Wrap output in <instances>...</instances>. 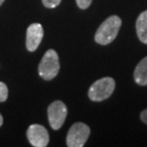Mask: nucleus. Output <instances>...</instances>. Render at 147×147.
<instances>
[{
  "instance_id": "nucleus-6",
  "label": "nucleus",
  "mask_w": 147,
  "mask_h": 147,
  "mask_svg": "<svg viewBox=\"0 0 147 147\" xmlns=\"http://www.w3.org/2000/svg\"><path fill=\"white\" fill-rule=\"evenodd\" d=\"M29 142L34 147H46L49 143V133L46 128L39 124H32L27 130Z\"/></svg>"
},
{
  "instance_id": "nucleus-7",
  "label": "nucleus",
  "mask_w": 147,
  "mask_h": 147,
  "mask_svg": "<svg viewBox=\"0 0 147 147\" xmlns=\"http://www.w3.org/2000/svg\"><path fill=\"white\" fill-rule=\"evenodd\" d=\"M44 36V31L41 24L33 23L27 29L26 36V47L29 52H34L38 48L39 44L42 41Z\"/></svg>"
},
{
  "instance_id": "nucleus-12",
  "label": "nucleus",
  "mask_w": 147,
  "mask_h": 147,
  "mask_svg": "<svg viewBox=\"0 0 147 147\" xmlns=\"http://www.w3.org/2000/svg\"><path fill=\"white\" fill-rule=\"evenodd\" d=\"M76 4H78V8H80L81 10H85V9L89 8L93 0H76Z\"/></svg>"
},
{
  "instance_id": "nucleus-15",
  "label": "nucleus",
  "mask_w": 147,
  "mask_h": 147,
  "mask_svg": "<svg viewBox=\"0 0 147 147\" xmlns=\"http://www.w3.org/2000/svg\"><path fill=\"white\" fill-rule=\"evenodd\" d=\"M4 1H5V0H0V6H1L3 3H4Z\"/></svg>"
},
{
  "instance_id": "nucleus-10",
  "label": "nucleus",
  "mask_w": 147,
  "mask_h": 147,
  "mask_svg": "<svg viewBox=\"0 0 147 147\" xmlns=\"http://www.w3.org/2000/svg\"><path fill=\"white\" fill-rule=\"evenodd\" d=\"M8 87L4 82L0 81V102H4L8 98Z\"/></svg>"
},
{
  "instance_id": "nucleus-3",
  "label": "nucleus",
  "mask_w": 147,
  "mask_h": 147,
  "mask_svg": "<svg viewBox=\"0 0 147 147\" xmlns=\"http://www.w3.org/2000/svg\"><path fill=\"white\" fill-rule=\"evenodd\" d=\"M116 82L114 78L110 76L102 78L91 85L89 91H88V96L93 101H102L110 98L113 94Z\"/></svg>"
},
{
  "instance_id": "nucleus-9",
  "label": "nucleus",
  "mask_w": 147,
  "mask_h": 147,
  "mask_svg": "<svg viewBox=\"0 0 147 147\" xmlns=\"http://www.w3.org/2000/svg\"><path fill=\"white\" fill-rule=\"evenodd\" d=\"M136 30L139 39L142 43L147 44V11L140 14L136 22Z\"/></svg>"
},
{
  "instance_id": "nucleus-11",
  "label": "nucleus",
  "mask_w": 147,
  "mask_h": 147,
  "mask_svg": "<svg viewBox=\"0 0 147 147\" xmlns=\"http://www.w3.org/2000/svg\"><path fill=\"white\" fill-rule=\"evenodd\" d=\"M61 0H42L43 5L45 6L46 8L49 9H54L55 7H57L58 5L60 4Z\"/></svg>"
},
{
  "instance_id": "nucleus-8",
  "label": "nucleus",
  "mask_w": 147,
  "mask_h": 147,
  "mask_svg": "<svg viewBox=\"0 0 147 147\" xmlns=\"http://www.w3.org/2000/svg\"><path fill=\"white\" fill-rule=\"evenodd\" d=\"M135 82L142 86L147 85V57L140 61L134 72Z\"/></svg>"
},
{
  "instance_id": "nucleus-1",
  "label": "nucleus",
  "mask_w": 147,
  "mask_h": 147,
  "mask_svg": "<svg viewBox=\"0 0 147 147\" xmlns=\"http://www.w3.org/2000/svg\"><path fill=\"white\" fill-rule=\"evenodd\" d=\"M121 26V19L117 16H111L102 22L96 32L95 40L100 45H107L117 37Z\"/></svg>"
},
{
  "instance_id": "nucleus-13",
  "label": "nucleus",
  "mask_w": 147,
  "mask_h": 147,
  "mask_svg": "<svg viewBox=\"0 0 147 147\" xmlns=\"http://www.w3.org/2000/svg\"><path fill=\"white\" fill-rule=\"evenodd\" d=\"M140 119L142 120V122H144L145 124H147V109L143 110L140 114Z\"/></svg>"
},
{
  "instance_id": "nucleus-4",
  "label": "nucleus",
  "mask_w": 147,
  "mask_h": 147,
  "mask_svg": "<svg viewBox=\"0 0 147 147\" xmlns=\"http://www.w3.org/2000/svg\"><path fill=\"white\" fill-rule=\"evenodd\" d=\"M90 128L83 122H76L68 131L66 138L69 147H82L90 136Z\"/></svg>"
},
{
  "instance_id": "nucleus-5",
  "label": "nucleus",
  "mask_w": 147,
  "mask_h": 147,
  "mask_svg": "<svg viewBox=\"0 0 147 147\" xmlns=\"http://www.w3.org/2000/svg\"><path fill=\"white\" fill-rule=\"evenodd\" d=\"M68 110L66 105L60 100H55L48 107V119L51 127L54 130H58L63 125L66 119Z\"/></svg>"
},
{
  "instance_id": "nucleus-14",
  "label": "nucleus",
  "mask_w": 147,
  "mask_h": 147,
  "mask_svg": "<svg viewBox=\"0 0 147 147\" xmlns=\"http://www.w3.org/2000/svg\"><path fill=\"white\" fill-rule=\"evenodd\" d=\"M2 124H3V117H2V115L0 114V127L2 126Z\"/></svg>"
},
{
  "instance_id": "nucleus-2",
  "label": "nucleus",
  "mask_w": 147,
  "mask_h": 147,
  "mask_svg": "<svg viewBox=\"0 0 147 147\" xmlns=\"http://www.w3.org/2000/svg\"><path fill=\"white\" fill-rule=\"evenodd\" d=\"M60 69L57 53L53 49L48 50L38 66V74L44 80H52L57 76Z\"/></svg>"
}]
</instances>
